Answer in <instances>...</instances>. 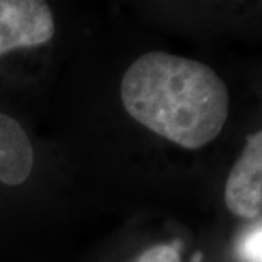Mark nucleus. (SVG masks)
<instances>
[{"instance_id":"1","label":"nucleus","mask_w":262,"mask_h":262,"mask_svg":"<svg viewBox=\"0 0 262 262\" xmlns=\"http://www.w3.org/2000/svg\"><path fill=\"white\" fill-rule=\"evenodd\" d=\"M121 99L131 117L184 149L213 141L229 115V92L211 67L162 51L127 69Z\"/></svg>"},{"instance_id":"3","label":"nucleus","mask_w":262,"mask_h":262,"mask_svg":"<svg viewBox=\"0 0 262 262\" xmlns=\"http://www.w3.org/2000/svg\"><path fill=\"white\" fill-rule=\"evenodd\" d=\"M227 208L253 219L262 210V130L248 136L246 146L230 170L225 188Z\"/></svg>"},{"instance_id":"4","label":"nucleus","mask_w":262,"mask_h":262,"mask_svg":"<svg viewBox=\"0 0 262 262\" xmlns=\"http://www.w3.org/2000/svg\"><path fill=\"white\" fill-rule=\"evenodd\" d=\"M34 150L27 133L18 121L0 114V181L20 185L31 175Z\"/></svg>"},{"instance_id":"6","label":"nucleus","mask_w":262,"mask_h":262,"mask_svg":"<svg viewBox=\"0 0 262 262\" xmlns=\"http://www.w3.org/2000/svg\"><path fill=\"white\" fill-rule=\"evenodd\" d=\"M133 262H181L175 245H156L140 253Z\"/></svg>"},{"instance_id":"5","label":"nucleus","mask_w":262,"mask_h":262,"mask_svg":"<svg viewBox=\"0 0 262 262\" xmlns=\"http://www.w3.org/2000/svg\"><path fill=\"white\" fill-rule=\"evenodd\" d=\"M234 251L241 262H262V220L239 234Z\"/></svg>"},{"instance_id":"2","label":"nucleus","mask_w":262,"mask_h":262,"mask_svg":"<svg viewBox=\"0 0 262 262\" xmlns=\"http://www.w3.org/2000/svg\"><path fill=\"white\" fill-rule=\"evenodd\" d=\"M54 35L53 12L41 0H0V56L10 50L37 47Z\"/></svg>"}]
</instances>
